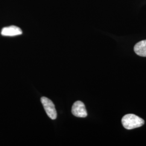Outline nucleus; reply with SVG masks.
Instances as JSON below:
<instances>
[{"instance_id":"obj_1","label":"nucleus","mask_w":146,"mask_h":146,"mask_svg":"<svg viewBox=\"0 0 146 146\" xmlns=\"http://www.w3.org/2000/svg\"><path fill=\"white\" fill-rule=\"evenodd\" d=\"M121 122L123 127L128 130L139 128L145 124V121L142 118L132 114L125 115Z\"/></svg>"},{"instance_id":"obj_2","label":"nucleus","mask_w":146,"mask_h":146,"mask_svg":"<svg viewBox=\"0 0 146 146\" xmlns=\"http://www.w3.org/2000/svg\"><path fill=\"white\" fill-rule=\"evenodd\" d=\"M41 100L48 116L52 120L56 119L57 117V112L52 101L46 97H42Z\"/></svg>"},{"instance_id":"obj_3","label":"nucleus","mask_w":146,"mask_h":146,"mask_svg":"<svg viewBox=\"0 0 146 146\" xmlns=\"http://www.w3.org/2000/svg\"><path fill=\"white\" fill-rule=\"evenodd\" d=\"M72 112L73 115L78 117H86L87 116L85 105L80 101H78L73 104Z\"/></svg>"},{"instance_id":"obj_4","label":"nucleus","mask_w":146,"mask_h":146,"mask_svg":"<svg viewBox=\"0 0 146 146\" xmlns=\"http://www.w3.org/2000/svg\"><path fill=\"white\" fill-rule=\"evenodd\" d=\"M22 34V31L18 27L15 26L5 27L2 29L1 34L5 36H15Z\"/></svg>"},{"instance_id":"obj_5","label":"nucleus","mask_w":146,"mask_h":146,"mask_svg":"<svg viewBox=\"0 0 146 146\" xmlns=\"http://www.w3.org/2000/svg\"><path fill=\"white\" fill-rule=\"evenodd\" d=\"M136 54L142 57H146V40L137 43L134 48Z\"/></svg>"}]
</instances>
